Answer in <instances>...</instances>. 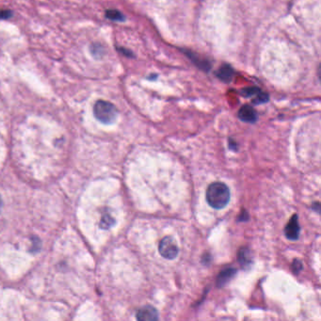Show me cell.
<instances>
[{"label": "cell", "instance_id": "obj_1", "mask_svg": "<svg viewBox=\"0 0 321 321\" xmlns=\"http://www.w3.org/2000/svg\"><path fill=\"white\" fill-rule=\"evenodd\" d=\"M207 201L211 208L222 209L230 201V189L223 183H212L207 189Z\"/></svg>", "mask_w": 321, "mask_h": 321}, {"label": "cell", "instance_id": "obj_2", "mask_svg": "<svg viewBox=\"0 0 321 321\" xmlns=\"http://www.w3.org/2000/svg\"><path fill=\"white\" fill-rule=\"evenodd\" d=\"M95 118L105 125H111L117 119L118 110L113 104L107 101L99 100L94 107Z\"/></svg>", "mask_w": 321, "mask_h": 321}, {"label": "cell", "instance_id": "obj_3", "mask_svg": "<svg viewBox=\"0 0 321 321\" xmlns=\"http://www.w3.org/2000/svg\"><path fill=\"white\" fill-rule=\"evenodd\" d=\"M158 251L162 257L169 260H172L178 255L177 242L171 237H165L161 240L158 247Z\"/></svg>", "mask_w": 321, "mask_h": 321}, {"label": "cell", "instance_id": "obj_4", "mask_svg": "<svg viewBox=\"0 0 321 321\" xmlns=\"http://www.w3.org/2000/svg\"><path fill=\"white\" fill-rule=\"evenodd\" d=\"M300 230L301 227L298 221V216L295 214L290 219L284 228V235L289 240H297L300 237Z\"/></svg>", "mask_w": 321, "mask_h": 321}, {"label": "cell", "instance_id": "obj_5", "mask_svg": "<svg viewBox=\"0 0 321 321\" xmlns=\"http://www.w3.org/2000/svg\"><path fill=\"white\" fill-rule=\"evenodd\" d=\"M137 319L139 321H156L158 319V310L151 305H146L139 309L137 313Z\"/></svg>", "mask_w": 321, "mask_h": 321}, {"label": "cell", "instance_id": "obj_6", "mask_svg": "<svg viewBox=\"0 0 321 321\" xmlns=\"http://www.w3.org/2000/svg\"><path fill=\"white\" fill-rule=\"evenodd\" d=\"M239 118L242 122L253 124L258 119V114L253 107L249 105H244L239 111Z\"/></svg>", "mask_w": 321, "mask_h": 321}, {"label": "cell", "instance_id": "obj_7", "mask_svg": "<svg viewBox=\"0 0 321 321\" xmlns=\"http://www.w3.org/2000/svg\"><path fill=\"white\" fill-rule=\"evenodd\" d=\"M234 74L235 72L232 66H230L229 64H223L220 67V69L217 71L216 76L219 79H221V81L229 83L233 80Z\"/></svg>", "mask_w": 321, "mask_h": 321}, {"label": "cell", "instance_id": "obj_8", "mask_svg": "<svg viewBox=\"0 0 321 321\" xmlns=\"http://www.w3.org/2000/svg\"><path fill=\"white\" fill-rule=\"evenodd\" d=\"M236 273H237V271L235 269H227V270L221 271V273L219 274V276H218V279H217L218 286L219 287L224 286L225 284H227L233 279L234 276L236 275Z\"/></svg>", "mask_w": 321, "mask_h": 321}, {"label": "cell", "instance_id": "obj_9", "mask_svg": "<svg viewBox=\"0 0 321 321\" xmlns=\"http://www.w3.org/2000/svg\"><path fill=\"white\" fill-rule=\"evenodd\" d=\"M238 259L240 261V264L243 267H247L252 263V256L251 252L248 248H242L240 249V252L238 253Z\"/></svg>", "mask_w": 321, "mask_h": 321}, {"label": "cell", "instance_id": "obj_10", "mask_svg": "<svg viewBox=\"0 0 321 321\" xmlns=\"http://www.w3.org/2000/svg\"><path fill=\"white\" fill-rule=\"evenodd\" d=\"M188 56H189L201 69L207 70V71H208V70H209V68H210V64H209V62H208V61H202L200 57H196L195 54H193V53H189V54H188Z\"/></svg>", "mask_w": 321, "mask_h": 321}, {"label": "cell", "instance_id": "obj_11", "mask_svg": "<svg viewBox=\"0 0 321 321\" xmlns=\"http://www.w3.org/2000/svg\"><path fill=\"white\" fill-rule=\"evenodd\" d=\"M106 17L108 19L113 20V21H124L125 17L122 13L117 10H107L106 12Z\"/></svg>", "mask_w": 321, "mask_h": 321}, {"label": "cell", "instance_id": "obj_12", "mask_svg": "<svg viewBox=\"0 0 321 321\" xmlns=\"http://www.w3.org/2000/svg\"><path fill=\"white\" fill-rule=\"evenodd\" d=\"M260 92H261V90L257 87H249V88L243 89L240 92V95L244 96V97H254V96L258 95Z\"/></svg>", "mask_w": 321, "mask_h": 321}, {"label": "cell", "instance_id": "obj_13", "mask_svg": "<svg viewBox=\"0 0 321 321\" xmlns=\"http://www.w3.org/2000/svg\"><path fill=\"white\" fill-rule=\"evenodd\" d=\"M269 100H270L269 95H267L266 93L261 91L258 95H256V96H254V98L252 99V103H253L254 105H260V104L267 103Z\"/></svg>", "mask_w": 321, "mask_h": 321}, {"label": "cell", "instance_id": "obj_14", "mask_svg": "<svg viewBox=\"0 0 321 321\" xmlns=\"http://www.w3.org/2000/svg\"><path fill=\"white\" fill-rule=\"evenodd\" d=\"M115 221L114 219H112L109 215H105L103 218H102V221H101L100 226L103 229H108L111 226H113Z\"/></svg>", "mask_w": 321, "mask_h": 321}, {"label": "cell", "instance_id": "obj_15", "mask_svg": "<svg viewBox=\"0 0 321 321\" xmlns=\"http://www.w3.org/2000/svg\"><path fill=\"white\" fill-rule=\"evenodd\" d=\"M292 268H293V271H294V273L298 274L300 271H302V262H301L300 260H295V262H294L293 265H292Z\"/></svg>", "mask_w": 321, "mask_h": 321}, {"label": "cell", "instance_id": "obj_16", "mask_svg": "<svg viewBox=\"0 0 321 321\" xmlns=\"http://www.w3.org/2000/svg\"><path fill=\"white\" fill-rule=\"evenodd\" d=\"M12 12L11 11H0V19H8L10 17H12Z\"/></svg>", "mask_w": 321, "mask_h": 321}, {"label": "cell", "instance_id": "obj_17", "mask_svg": "<svg viewBox=\"0 0 321 321\" xmlns=\"http://www.w3.org/2000/svg\"><path fill=\"white\" fill-rule=\"evenodd\" d=\"M1 207H2V201H1V198H0V210H1Z\"/></svg>", "mask_w": 321, "mask_h": 321}]
</instances>
